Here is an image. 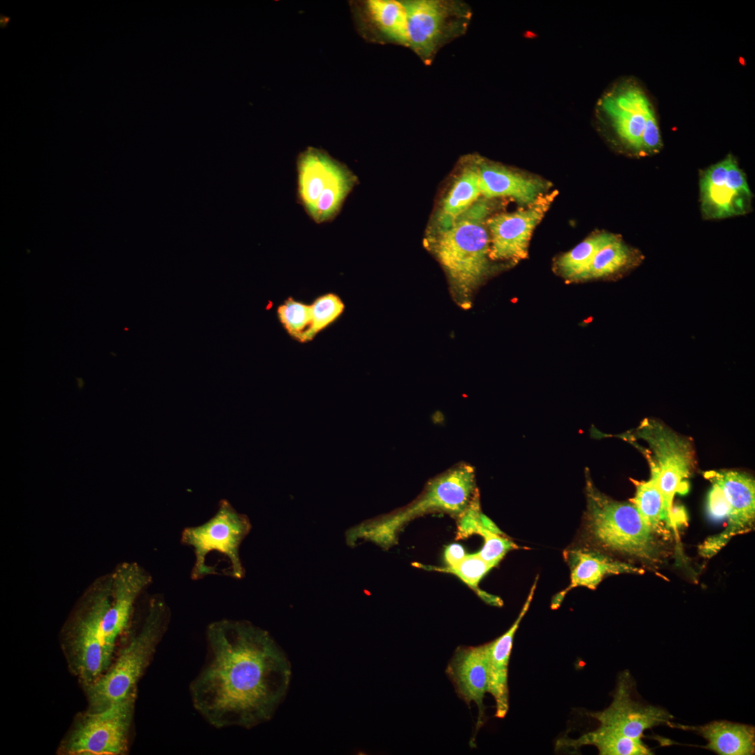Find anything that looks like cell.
Listing matches in <instances>:
<instances>
[{"label":"cell","instance_id":"cell-1","mask_svg":"<svg viewBox=\"0 0 755 755\" xmlns=\"http://www.w3.org/2000/svg\"><path fill=\"white\" fill-rule=\"evenodd\" d=\"M206 636V660L189 685L194 709L216 728L250 729L270 720L291 680L282 649L244 620L212 622Z\"/></svg>","mask_w":755,"mask_h":755},{"label":"cell","instance_id":"cell-2","mask_svg":"<svg viewBox=\"0 0 755 755\" xmlns=\"http://www.w3.org/2000/svg\"><path fill=\"white\" fill-rule=\"evenodd\" d=\"M171 610L159 596L151 598L143 619L121 638L106 670L94 682L82 687L87 710H103L138 690V683L151 663L166 634Z\"/></svg>","mask_w":755,"mask_h":755},{"label":"cell","instance_id":"cell-3","mask_svg":"<svg viewBox=\"0 0 755 755\" xmlns=\"http://www.w3.org/2000/svg\"><path fill=\"white\" fill-rule=\"evenodd\" d=\"M112 594V577L96 578L78 600L59 635L69 672L82 687L107 669L102 642V622Z\"/></svg>","mask_w":755,"mask_h":755},{"label":"cell","instance_id":"cell-4","mask_svg":"<svg viewBox=\"0 0 755 755\" xmlns=\"http://www.w3.org/2000/svg\"><path fill=\"white\" fill-rule=\"evenodd\" d=\"M483 204L472 206L432 243V250L447 274L451 289L462 307L469 306L472 294L489 268V238L484 224Z\"/></svg>","mask_w":755,"mask_h":755},{"label":"cell","instance_id":"cell-5","mask_svg":"<svg viewBox=\"0 0 755 755\" xmlns=\"http://www.w3.org/2000/svg\"><path fill=\"white\" fill-rule=\"evenodd\" d=\"M587 533L607 550L646 562H656L660 548L655 535L632 503L615 501L600 491L586 475Z\"/></svg>","mask_w":755,"mask_h":755},{"label":"cell","instance_id":"cell-6","mask_svg":"<svg viewBox=\"0 0 755 755\" xmlns=\"http://www.w3.org/2000/svg\"><path fill=\"white\" fill-rule=\"evenodd\" d=\"M595 110L598 118L607 122L620 142L635 154H655L661 149L653 104L634 79L613 83L601 95Z\"/></svg>","mask_w":755,"mask_h":755},{"label":"cell","instance_id":"cell-7","mask_svg":"<svg viewBox=\"0 0 755 755\" xmlns=\"http://www.w3.org/2000/svg\"><path fill=\"white\" fill-rule=\"evenodd\" d=\"M138 690L97 712L76 714L57 755H125L129 752Z\"/></svg>","mask_w":755,"mask_h":755},{"label":"cell","instance_id":"cell-8","mask_svg":"<svg viewBox=\"0 0 755 755\" xmlns=\"http://www.w3.org/2000/svg\"><path fill=\"white\" fill-rule=\"evenodd\" d=\"M297 197L317 224L332 221L358 180L344 164L325 151L308 148L296 161Z\"/></svg>","mask_w":755,"mask_h":755},{"label":"cell","instance_id":"cell-9","mask_svg":"<svg viewBox=\"0 0 755 755\" xmlns=\"http://www.w3.org/2000/svg\"><path fill=\"white\" fill-rule=\"evenodd\" d=\"M635 435L647 445L642 452L662 495L668 528L675 496L689 491V477L696 463L694 450L690 440L654 419H645Z\"/></svg>","mask_w":755,"mask_h":755},{"label":"cell","instance_id":"cell-10","mask_svg":"<svg viewBox=\"0 0 755 755\" xmlns=\"http://www.w3.org/2000/svg\"><path fill=\"white\" fill-rule=\"evenodd\" d=\"M251 529L249 519L238 512L231 503L222 500L215 515L204 523L183 529L181 541L194 554L192 578L199 580L213 575L208 566L210 554L222 556L229 563V575L240 579L245 570L240 557V547Z\"/></svg>","mask_w":755,"mask_h":755},{"label":"cell","instance_id":"cell-11","mask_svg":"<svg viewBox=\"0 0 755 755\" xmlns=\"http://www.w3.org/2000/svg\"><path fill=\"white\" fill-rule=\"evenodd\" d=\"M407 45L426 65L438 51L463 36L472 18L470 6L459 0H405Z\"/></svg>","mask_w":755,"mask_h":755},{"label":"cell","instance_id":"cell-12","mask_svg":"<svg viewBox=\"0 0 755 755\" xmlns=\"http://www.w3.org/2000/svg\"><path fill=\"white\" fill-rule=\"evenodd\" d=\"M699 186L701 211L706 219L743 215L752 209V193L732 154L703 171Z\"/></svg>","mask_w":755,"mask_h":755},{"label":"cell","instance_id":"cell-13","mask_svg":"<svg viewBox=\"0 0 755 755\" xmlns=\"http://www.w3.org/2000/svg\"><path fill=\"white\" fill-rule=\"evenodd\" d=\"M110 574L111 598L102 622V642L107 668L121 638L131 626L138 597L152 581L150 574L136 562H122Z\"/></svg>","mask_w":755,"mask_h":755},{"label":"cell","instance_id":"cell-14","mask_svg":"<svg viewBox=\"0 0 755 755\" xmlns=\"http://www.w3.org/2000/svg\"><path fill=\"white\" fill-rule=\"evenodd\" d=\"M704 476L721 488L731 507L726 528L707 538L699 547L701 556L710 558L732 538L752 529L755 518V482L752 476L735 470H710L705 472Z\"/></svg>","mask_w":755,"mask_h":755},{"label":"cell","instance_id":"cell-15","mask_svg":"<svg viewBox=\"0 0 755 755\" xmlns=\"http://www.w3.org/2000/svg\"><path fill=\"white\" fill-rule=\"evenodd\" d=\"M555 195L553 192L539 196L526 208L490 217L487 222L491 235L489 257L493 260L514 261L526 258L533 231Z\"/></svg>","mask_w":755,"mask_h":755},{"label":"cell","instance_id":"cell-16","mask_svg":"<svg viewBox=\"0 0 755 755\" xmlns=\"http://www.w3.org/2000/svg\"><path fill=\"white\" fill-rule=\"evenodd\" d=\"M634 693L635 682L629 673L624 672L618 678L611 704L590 714L601 725L637 739H642L646 730L671 724L673 717L666 710L642 703Z\"/></svg>","mask_w":755,"mask_h":755},{"label":"cell","instance_id":"cell-17","mask_svg":"<svg viewBox=\"0 0 755 755\" xmlns=\"http://www.w3.org/2000/svg\"><path fill=\"white\" fill-rule=\"evenodd\" d=\"M446 674L458 696L468 706L471 703L477 705L478 729L484 716L483 699L488 692L486 644L458 647L447 666Z\"/></svg>","mask_w":755,"mask_h":755},{"label":"cell","instance_id":"cell-18","mask_svg":"<svg viewBox=\"0 0 755 755\" xmlns=\"http://www.w3.org/2000/svg\"><path fill=\"white\" fill-rule=\"evenodd\" d=\"M357 5L358 23L365 38L380 43L406 47L407 13L404 0H368Z\"/></svg>","mask_w":755,"mask_h":755},{"label":"cell","instance_id":"cell-19","mask_svg":"<svg viewBox=\"0 0 755 755\" xmlns=\"http://www.w3.org/2000/svg\"><path fill=\"white\" fill-rule=\"evenodd\" d=\"M538 580V577H536L526 602L512 626L500 637L486 643L488 692L491 693L495 700V716L499 719L505 717L509 708L508 671L514 635L522 619L529 608Z\"/></svg>","mask_w":755,"mask_h":755},{"label":"cell","instance_id":"cell-20","mask_svg":"<svg viewBox=\"0 0 755 755\" xmlns=\"http://www.w3.org/2000/svg\"><path fill=\"white\" fill-rule=\"evenodd\" d=\"M567 559L570 561V582L565 589L553 598L552 603L553 609L557 608L566 594L575 587H585L590 589H595L606 575L644 573L642 568L630 563L584 549H575L567 552Z\"/></svg>","mask_w":755,"mask_h":755},{"label":"cell","instance_id":"cell-21","mask_svg":"<svg viewBox=\"0 0 755 755\" xmlns=\"http://www.w3.org/2000/svg\"><path fill=\"white\" fill-rule=\"evenodd\" d=\"M481 194L486 198L510 196L524 203H533L541 194L544 185L537 179L524 176L503 166L477 164Z\"/></svg>","mask_w":755,"mask_h":755},{"label":"cell","instance_id":"cell-22","mask_svg":"<svg viewBox=\"0 0 755 755\" xmlns=\"http://www.w3.org/2000/svg\"><path fill=\"white\" fill-rule=\"evenodd\" d=\"M461 516L458 534L461 538L473 533H477L482 536L484 545L477 554L494 567L500 562L508 552L519 548L506 538L498 527L481 512L477 491H475L468 507Z\"/></svg>","mask_w":755,"mask_h":755},{"label":"cell","instance_id":"cell-23","mask_svg":"<svg viewBox=\"0 0 755 755\" xmlns=\"http://www.w3.org/2000/svg\"><path fill=\"white\" fill-rule=\"evenodd\" d=\"M704 738L705 748L719 755H752L755 752V728L752 725L725 720L689 727Z\"/></svg>","mask_w":755,"mask_h":755},{"label":"cell","instance_id":"cell-24","mask_svg":"<svg viewBox=\"0 0 755 755\" xmlns=\"http://www.w3.org/2000/svg\"><path fill=\"white\" fill-rule=\"evenodd\" d=\"M584 745L596 747L601 755H649L651 749L642 739L628 737L610 727L600 726L577 739H561L559 747L577 748Z\"/></svg>","mask_w":755,"mask_h":755},{"label":"cell","instance_id":"cell-25","mask_svg":"<svg viewBox=\"0 0 755 755\" xmlns=\"http://www.w3.org/2000/svg\"><path fill=\"white\" fill-rule=\"evenodd\" d=\"M643 259L639 250L619 238L599 250L576 281L611 278L638 266Z\"/></svg>","mask_w":755,"mask_h":755},{"label":"cell","instance_id":"cell-26","mask_svg":"<svg viewBox=\"0 0 755 755\" xmlns=\"http://www.w3.org/2000/svg\"><path fill=\"white\" fill-rule=\"evenodd\" d=\"M481 194L477 165H469L455 181L445 199L440 223L445 229L468 210Z\"/></svg>","mask_w":755,"mask_h":755},{"label":"cell","instance_id":"cell-27","mask_svg":"<svg viewBox=\"0 0 755 755\" xmlns=\"http://www.w3.org/2000/svg\"><path fill=\"white\" fill-rule=\"evenodd\" d=\"M619 238L618 236L608 232L590 236L559 259L556 263L559 271L566 279L576 280L599 250Z\"/></svg>","mask_w":755,"mask_h":755},{"label":"cell","instance_id":"cell-28","mask_svg":"<svg viewBox=\"0 0 755 755\" xmlns=\"http://www.w3.org/2000/svg\"><path fill=\"white\" fill-rule=\"evenodd\" d=\"M635 494L631 503L635 505L644 523L655 534H663L666 521L662 495L656 480L650 477L647 481L634 482Z\"/></svg>","mask_w":755,"mask_h":755},{"label":"cell","instance_id":"cell-29","mask_svg":"<svg viewBox=\"0 0 755 755\" xmlns=\"http://www.w3.org/2000/svg\"><path fill=\"white\" fill-rule=\"evenodd\" d=\"M280 322L289 333L301 341L313 338L310 305L289 299L278 308Z\"/></svg>","mask_w":755,"mask_h":755},{"label":"cell","instance_id":"cell-30","mask_svg":"<svg viewBox=\"0 0 755 755\" xmlns=\"http://www.w3.org/2000/svg\"><path fill=\"white\" fill-rule=\"evenodd\" d=\"M492 568L494 566L491 564L483 560L476 553L466 554L463 559L456 566L441 568L440 570L456 575L475 590L482 599L490 604L498 605L501 602L498 598L482 592L477 587L480 581Z\"/></svg>","mask_w":755,"mask_h":755},{"label":"cell","instance_id":"cell-31","mask_svg":"<svg viewBox=\"0 0 755 755\" xmlns=\"http://www.w3.org/2000/svg\"><path fill=\"white\" fill-rule=\"evenodd\" d=\"M310 308L312 331L315 335L342 313L344 304L338 296L329 294L318 298Z\"/></svg>","mask_w":755,"mask_h":755},{"label":"cell","instance_id":"cell-32","mask_svg":"<svg viewBox=\"0 0 755 755\" xmlns=\"http://www.w3.org/2000/svg\"><path fill=\"white\" fill-rule=\"evenodd\" d=\"M712 484L707 500L708 516L714 522L728 519L731 510L730 504L721 488L714 482Z\"/></svg>","mask_w":755,"mask_h":755},{"label":"cell","instance_id":"cell-33","mask_svg":"<svg viewBox=\"0 0 755 755\" xmlns=\"http://www.w3.org/2000/svg\"><path fill=\"white\" fill-rule=\"evenodd\" d=\"M465 551L459 544H451L447 547L445 551V559L447 567H453L459 563L466 556Z\"/></svg>","mask_w":755,"mask_h":755},{"label":"cell","instance_id":"cell-34","mask_svg":"<svg viewBox=\"0 0 755 755\" xmlns=\"http://www.w3.org/2000/svg\"><path fill=\"white\" fill-rule=\"evenodd\" d=\"M10 20V16H6L3 14H0V28L6 29L9 24Z\"/></svg>","mask_w":755,"mask_h":755}]
</instances>
